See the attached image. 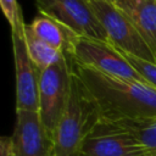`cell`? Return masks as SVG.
<instances>
[{"label":"cell","instance_id":"cell-1","mask_svg":"<svg viewBox=\"0 0 156 156\" xmlns=\"http://www.w3.org/2000/svg\"><path fill=\"white\" fill-rule=\"evenodd\" d=\"M72 68L95 100L101 118L112 122L156 118V89L154 87L104 74L73 62Z\"/></svg>","mask_w":156,"mask_h":156},{"label":"cell","instance_id":"cell-2","mask_svg":"<svg viewBox=\"0 0 156 156\" xmlns=\"http://www.w3.org/2000/svg\"><path fill=\"white\" fill-rule=\"evenodd\" d=\"M100 119L95 100L73 71L69 98L54 133L55 156H79L85 139Z\"/></svg>","mask_w":156,"mask_h":156},{"label":"cell","instance_id":"cell-3","mask_svg":"<svg viewBox=\"0 0 156 156\" xmlns=\"http://www.w3.org/2000/svg\"><path fill=\"white\" fill-rule=\"evenodd\" d=\"M67 56L76 65L99 71L104 74L147 84L124 55L107 40L74 35Z\"/></svg>","mask_w":156,"mask_h":156},{"label":"cell","instance_id":"cell-4","mask_svg":"<svg viewBox=\"0 0 156 156\" xmlns=\"http://www.w3.org/2000/svg\"><path fill=\"white\" fill-rule=\"evenodd\" d=\"M72 61L65 56L39 72V116L54 140L56 126L67 105L72 84Z\"/></svg>","mask_w":156,"mask_h":156},{"label":"cell","instance_id":"cell-5","mask_svg":"<svg viewBox=\"0 0 156 156\" xmlns=\"http://www.w3.org/2000/svg\"><path fill=\"white\" fill-rule=\"evenodd\" d=\"M90 5L100 21L110 44L122 52L156 63V56L149 45L130 20L116 5L104 0H90Z\"/></svg>","mask_w":156,"mask_h":156},{"label":"cell","instance_id":"cell-6","mask_svg":"<svg viewBox=\"0 0 156 156\" xmlns=\"http://www.w3.org/2000/svg\"><path fill=\"white\" fill-rule=\"evenodd\" d=\"M40 15L50 17L77 35L107 40L90 0H35Z\"/></svg>","mask_w":156,"mask_h":156},{"label":"cell","instance_id":"cell-7","mask_svg":"<svg viewBox=\"0 0 156 156\" xmlns=\"http://www.w3.org/2000/svg\"><path fill=\"white\" fill-rule=\"evenodd\" d=\"M146 154L138 138L124 126L101 118L85 139L79 156H140Z\"/></svg>","mask_w":156,"mask_h":156},{"label":"cell","instance_id":"cell-8","mask_svg":"<svg viewBox=\"0 0 156 156\" xmlns=\"http://www.w3.org/2000/svg\"><path fill=\"white\" fill-rule=\"evenodd\" d=\"M24 27L11 29L16 74V111L39 110V71L28 55Z\"/></svg>","mask_w":156,"mask_h":156},{"label":"cell","instance_id":"cell-9","mask_svg":"<svg viewBox=\"0 0 156 156\" xmlns=\"http://www.w3.org/2000/svg\"><path fill=\"white\" fill-rule=\"evenodd\" d=\"M12 139L17 156H49L54 151V140L35 111H16Z\"/></svg>","mask_w":156,"mask_h":156},{"label":"cell","instance_id":"cell-10","mask_svg":"<svg viewBox=\"0 0 156 156\" xmlns=\"http://www.w3.org/2000/svg\"><path fill=\"white\" fill-rule=\"evenodd\" d=\"M115 5L130 20L156 56V0H118Z\"/></svg>","mask_w":156,"mask_h":156},{"label":"cell","instance_id":"cell-11","mask_svg":"<svg viewBox=\"0 0 156 156\" xmlns=\"http://www.w3.org/2000/svg\"><path fill=\"white\" fill-rule=\"evenodd\" d=\"M28 26L37 38L52 46L54 49L66 55L68 54L71 41L76 33H73L57 21L43 15L37 16Z\"/></svg>","mask_w":156,"mask_h":156},{"label":"cell","instance_id":"cell-12","mask_svg":"<svg viewBox=\"0 0 156 156\" xmlns=\"http://www.w3.org/2000/svg\"><path fill=\"white\" fill-rule=\"evenodd\" d=\"M24 37L28 55L39 72L52 66L54 63L58 62L66 56V54L54 49L52 46L48 45L39 38H37L28 24H26L24 27Z\"/></svg>","mask_w":156,"mask_h":156},{"label":"cell","instance_id":"cell-13","mask_svg":"<svg viewBox=\"0 0 156 156\" xmlns=\"http://www.w3.org/2000/svg\"><path fill=\"white\" fill-rule=\"evenodd\" d=\"M128 128L141 143L147 156H156V118L117 122Z\"/></svg>","mask_w":156,"mask_h":156},{"label":"cell","instance_id":"cell-14","mask_svg":"<svg viewBox=\"0 0 156 156\" xmlns=\"http://www.w3.org/2000/svg\"><path fill=\"white\" fill-rule=\"evenodd\" d=\"M122 54L129 61V63L134 67V69L144 78V80L149 85H151L156 89V63L145 61L143 58H139L136 56H133V55H129L126 52H122Z\"/></svg>","mask_w":156,"mask_h":156},{"label":"cell","instance_id":"cell-15","mask_svg":"<svg viewBox=\"0 0 156 156\" xmlns=\"http://www.w3.org/2000/svg\"><path fill=\"white\" fill-rule=\"evenodd\" d=\"M0 5L11 29H16L26 24L23 22L22 11L17 0H0Z\"/></svg>","mask_w":156,"mask_h":156},{"label":"cell","instance_id":"cell-16","mask_svg":"<svg viewBox=\"0 0 156 156\" xmlns=\"http://www.w3.org/2000/svg\"><path fill=\"white\" fill-rule=\"evenodd\" d=\"M0 156H17L12 135H4L0 138Z\"/></svg>","mask_w":156,"mask_h":156},{"label":"cell","instance_id":"cell-17","mask_svg":"<svg viewBox=\"0 0 156 156\" xmlns=\"http://www.w3.org/2000/svg\"><path fill=\"white\" fill-rule=\"evenodd\" d=\"M104 1H107V2H111V4H113V5H115L118 0H104Z\"/></svg>","mask_w":156,"mask_h":156},{"label":"cell","instance_id":"cell-18","mask_svg":"<svg viewBox=\"0 0 156 156\" xmlns=\"http://www.w3.org/2000/svg\"><path fill=\"white\" fill-rule=\"evenodd\" d=\"M49 156H55V154H54V151H52V152H51V154H50Z\"/></svg>","mask_w":156,"mask_h":156},{"label":"cell","instance_id":"cell-19","mask_svg":"<svg viewBox=\"0 0 156 156\" xmlns=\"http://www.w3.org/2000/svg\"><path fill=\"white\" fill-rule=\"evenodd\" d=\"M140 156H147V154H144V155H140Z\"/></svg>","mask_w":156,"mask_h":156}]
</instances>
